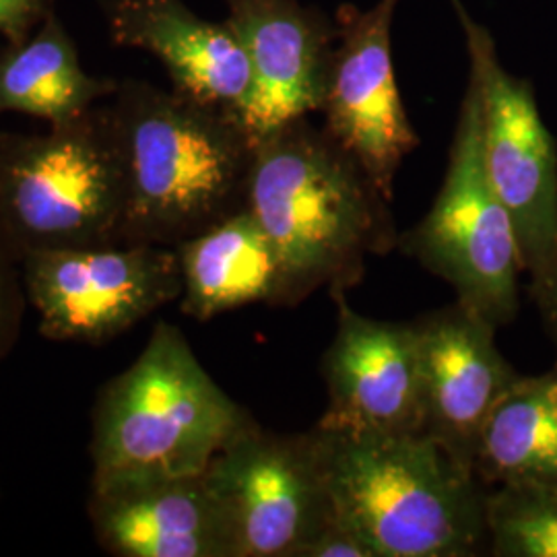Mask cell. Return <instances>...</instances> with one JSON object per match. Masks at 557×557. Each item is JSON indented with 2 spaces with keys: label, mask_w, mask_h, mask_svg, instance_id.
Here are the masks:
<instances>
[{
  "label": "cell",
  "mask_w": 557,
  "mask_h": 557,
  "mask_svg": "<svg viewBox=\"0 0 557 557\" xmlns=\"http://www.w3.org/2000/svg\"><path fill=\"white\" fill-rule=\"evenodd\" d=\"M246 207L281 264L278 306L322 287L349 294L370 257L397 248L391 200L310 116L255 143Z\"/></svg>",
  "instance_id": "obj_1"
},
{
  "label": "cell",
  "mask_w": 557,
  "mask_h": 557,
  "mask_svg": "<svg viewBox=\"0 0 557 557\" xmlns=\"http://www.w3.org/2000/svg\"><path fill=\"white\" fill-rule=\"evenodd\" d=\"M126 197L112 106L46 135H0V230L25 252L122 242Z\"/></svg>",
  "instance_id": "obj_5"
},
{
  "label": "cell",
  "mask_w": 557,
  "mask_h": 557,
  "mask_svg": "<svg viewBox=\"0 0 557 557\" xmlns=\"http://www.w3.org/2000/svg\"><path fill=\"white\" fill-rule=\"evenodd\" d=\"M475 478L504 485L557 487V363L539 376H518L479 434Z\"/></svg>",
  "instance_id": "obj_18"
},
{
  "label": "cell",
  "mask_w": 557,
  "mask_h": 557,
  "mask_svg": "<svg viewBox=\"0 0 557 557\" xmlns=\"http://www.w3.org/2000/svg\"><path fill=\"white\" fill-rule=\"evenodd\" d=\"M255 419L221 391L178 326L158 322L94 419V494L200 475Z\"/></svg>",
  "instance_id": "obj_4"
},
{
  "label": "cell",
  "mask_w": 557,
  "mask_h": 557,
  "mask_svg": "<svg viewBox=\"0 0 557 557\" xmlns=\"http://www.w3.org/2000/svg\"><path fill=\"white\" fill-rule=\"evenodd\" d=\"M110 40L160 60L172 89L236 119L250 91V62L232 27L202 20L184 0H103Z\"/></svg>",
  "instance_id": "obj_14"
},
{
  "label": "cell",
  "mask_w": 557,
  "mask_h": 557,
  "mask_svg": "<svg viewBox=\"0 0 557 557\" xmlns=\"http://www.w3.org/2000/svg\"><path fill=\"white\" fill-rule=\"evenodd\" d=\"M44 337L100 345L182 296L176 248L116 244L25 252Z\"/></svg>",
  "instance_id": "obj_9"
},
{
  "label": "cell",
  "mask_w": 557,
  "mask_h": 557,
  "mask_svg": "<svg viewBox=\"0 0 557 557\" xmlns=\"http://www.w3.org/2000/svg\"><path fill=\"white\" fill-rule=\"evenodd\" d=\"M225 23L250 62L236 120L252 143L320 112L335 50V20L299 0H225Z\"/></svg>",
  "instance_id": "obj_11"
},
{
  "label": "cell",
  "mask_w": 557,
  "mask_h": 557,
  "mask_svg": "<svg viewBox=\"0 0 557 557\" xmlns=\"http://www.w3.org/2000/svg\"><path fill=\"white\" fill-rule=\"evenodd\" d=\"M202 478L227 520L234 557H296L335 518L312 432L283 436L252 421Z\"/></svg>",
  "instance_id": "obj_8"
},
{
  "label": "cell",
  "mask_w": 557,
  "mask_h": 557,
  "mask_svg": "<svg viewBox=\"0 0 557 557\" xmlns=\"http://www.w3.org/2000/svg\"><path fill=\"white\" fill-rule=\"evenodd\" d=\"M112 110L126 158L122 244L176 248L246 207L255 143L232 114L145 81Z\"/></svg>",
  "instance_id": "obj_2"
},
{
  "label": "cell",
  "mask_w": 557,
  "mask_h": 557,
  "mask_svg": "<svg viewBox=\"0 0 557 557\" xmlns=\"http://www.w3.org/2000/svg\"><path fill=\"white\" fill-rule=\"evenodd\" d=\"M331 296L337 331L322 358L329 405L317 425L354 434H419L421 372L413 320L370 319L349 306L347 292Z\"/></svg>",
  "instance_id": "obj_12"
},
{
  "label": "cell",
  "mask_w": 557,
  "mask_h": 557,
  "mask_svg": "<svg viewBox=\"0 0 557 557\" xmlns=\"http://www.w3.org/2000/svg\"><path fill=\"white\" fill-rule=\"evenodd\" d=\"M52 0H0V38L25 40L44 20Z\"/></svg>",
  "instance_id": "obj_22"
},
{
  "label": "cell",
  "mask_w": 557,
  "mask_h": 557,
  "mask_svg": "<svg viewBox=\"0 0 557 557\" xmlns=\"http://www.w3.org/2000/svg\"><path fill=\"white\" fill-rule=\"evenodd\" d=\"M296 557H376V554L354 527L335 517L299 547Z\"/></svg>",
  "instance_id": "obj_20"
},
{
  "label": "cell",
  "mask_w": 557,
  "mask_h": 557,
  "mask_svg": "<svg viewBox=\"0 0 557 557\" xmlns=\"http://www.w3.org/2000/svg\"><path fill=\"white\" fill-rule=\"evenodd\" d=\"M529 296L537 306L547 337L552 338L557 354V246L535 271L529 273Z\"/></svg>",
  "instance_id": "obj_21"
},
{
  "label": "cell",
  "mask_w": 557,
  "mask_h": 557,
  "mask_svg": "<svg viewBox=\"0 0 557 557\" xmlns=\"http://www.w3.org/2000/svg\"><path fill=\"white\" fill-rule=\"evenodd\" d=\"M119 81L94 77L54 11L21 41L0 44V114L17 112L60 126L114 96Z\"/></svg>",
  "instance_id": "obj_17"
},
{
  "label": "cell",
  "mask_w": 557,
  "mask_h": 557,
  "mask_svg": "<svg viewBox=\"0 0 557 557\" xmlns=\"http://www.w3.org/2000/svg\"><path fill=\"white\" fill-rule=\"evenodd\" d=\"M400 0L370 9L341 4L335 50L320 108L322 128L358 161L380 193L393 200L405 158L419 147L393 64V23Z\"/></svg>",
  "instance_id": "obj_10"
},
{
  "label": "cell",
  "mask_w": 557,
  "mask_h": 557,
  "mask_svg": "<svg viewBox=\"0 0 557 557\" xmlns=\"http://www.w3.org/2000/svg\"><path fill=\"white\" fill-rule=\"evenodd\" d=\"M397 250L446 281L460 304L494 326L517 319L524 267L515 225L487 174L481 98L471 73L438 197L418 225L398 234Z\"/></svg>",
  "instance_id": "obj_6"
},
{
  "label": "cell",
  "mask_w": 557,
  "mask_h": 557,
  "mask_svg": "<svg viewBox=\"0 0 557 557\" xmlns=\"http://www.w3.org/2000/svg\"><path fill=\"white\" fill-rule=\"evenodd\" d=\"M182 271V312L215 319L248 304L281 299L275 248L248 207L176 246Z\"/></svg>",
  "instance_id": "obj_16"
},
{
  "label": "cell",
  "mask_w": 557,
  "mask_h": 557,
  "mask_svg": "<svg viewBox=\"0 0 557 557\" xmlns=\"http://www.w3.org/2000/svg\"><path fill=\"white\" fill-rule=\"evenodd\" d=\"M335 517L376 557L490 554L487 492L423 434H354L314 428Z\"/></svg>",
  "instance_id": "obj_3"
},
{
  "label": "cell",
  "mask_w": 557,
  "mask_h": 557,
  "mask_svg": "<svg viewBox=\"0 0 557 557\" xmlns=\"http://www.w3.org/2000/svg\"><path fill=\"white\" fill-rule=\"evenodd\" d=\"M450 2L478 81L487 174L515 225L524 273H531L557 246L556 139L539 112L533 83L502 64L492 32L462 0Z\"/></svg>",
  "instance_id": "obj_7"
},
{
  "label": "cell",
  "mask_w": 557,
  "mask_h": 557,
  "mask_svg": "<svg viewBox=\"0 0 557 557\" xmlns=\"http://www.w3.org/2000/svg\"><path fill=\"white\" fill-rule=\"evenodd\" d=\"M421 372V432L473 471L479 434L520 376L502 356L494 326L455 301L413 320Z\"/></svg>",
  "instance_id": "obj_13"
},
{
  "label": "cell",
  "mask_w": 557,
  "mask_h": 557,
  "mask_svg": "<svg viewBox=\"0 0 557 557\" xmlns=\"http://www.w3.org/2000/svg\"><path fill=\"white\" fill-rule=\"evenodd\" d=\"M101 545L120 557H234L220 502L200 475L91 496Z\"/></svg>",
  "instance_id": "obj_15"
},
{
  "label": "cell",
  "mask_w": 557,
  "mask_h": 557,
  "mask_svg": "<svg viewBox=\"0 0 557 557\" xmlns=\"http://www.w3.org/2000/svg\"><path fill=\"white\" fill-rule=\"evenodd\" d=\"M490 556L557 557V487L504 485L487 492Z\"/></svg>",
  "instance_id": "obj_19"
}]
</instances>
